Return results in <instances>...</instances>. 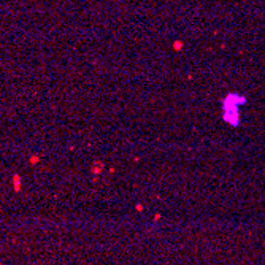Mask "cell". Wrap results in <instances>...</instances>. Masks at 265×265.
<instances>
[{
	"label": "cell",
	"mask_w": 265,
	"mask_h": 265,
	"mask_svg": "<svg viewBox=\"0 0 265 265\" xmlns=\"http://www.w3.org/2000/svg\"><path fill=\"white\" fill-rule=\"evenodd\" d=\"M244 97L238 95V94H229L226 98H224V121L230 126H238L240 122V105L244 103Z\"/></svg>",
	"instance_id": "6da1fadb"
}]
</instances>
